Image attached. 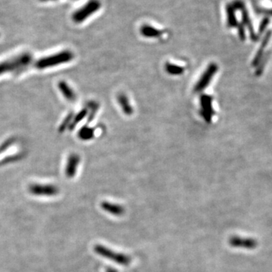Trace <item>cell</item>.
<instances>
[{
	"label": "cell",
	"instance_id": "1",
	"mask_svg": "<svg viewBox=\"0 0 272 272\" xmlns=\"http://www.w3.org/2000/svg\"><path fill=\"white\" fill-rule=\"evenodd\" d=\"M32 61V55L29 52H24L0 62V76L9 72H15L16 75H19L27 69Z\"/></svg>",
	"mask_w": 272,
	"mask_h": 272
},
{
	"label": "cell",
	"instance_id": "2",
	"mask_svg": "<svg viewBox=\"0 0 272 272\" xmlns=\"http://www.w3.org/2000/svg\"><path fill=\"white\" fill-rule=\"evenodd\" d=\"M74 53L69 50L60 51L51 56L42 58L38 60L35 64V68L39 70L46 69V68H52L57 65L62 64L68 63L74 59Z\"/></svg>",
	"mask_w": 272,
	"mask_h": 272
},
{
	"label": "cell",
	"instance_id": "3",
	"mask_svg": "<svg viewBox=\"0 0 272 272\" xmlns=\"http://www.w3.org/2000/svg\"><path fill=\"white\" fill-rule=\"evenodd\" d=\"M94 251L99 256L109 259L112 262H116L119 265H124V266L130 265L132 262V258L128 255L118 253V252L114 251V250H111L104 246L100 245V244L95 245Z\"/></svg>",
	"mask_w": 272,
	"mask_h": 272
},
{
	"label": "cell",
	"instance_id": "4",
	"mask_svg": "<svg viewBox=\"0 0 272 272\" xmlns=\"http://www.w3.org/2000/svg\"><path fill=\"white\" fill-rule=\"evenodd\" d=\"M99 0H89L81 9H78L73 15V21L75 23H81L87 19L90 15H93L95 12L101 8Z\"/></svg>",
	"mask_w": 272,
	"mask_h": 272
},
{
	"label": "cell",
	"instance_id": "5",
	"mask_svg": "<svg viewBox=\"0 0 272 272\" xmlns=\"http://www.w3.org/2000/svg\"><path fill=\"white\" fill-rule=\"evenodd\" d=\"M29 191L35 196L52 197L59 194V189L56 185L33 184L29 186Z\"/></svg>",
	"mask_w": 272,
	"mask_h": 272
},
{
	"label": "cell",
	"instance_id": "6",
	"mask_svg": "<svg viewBox=\"0 0 272 272\" xmlns=\"http://www.w3.org/2000/svg\"><path fill=\"white\" fill-rule=\"evenodd\" d=\"M219 68L215 64L212 63L208 66L200 80L197 82L194 87V92H200L209 86L212 77L215 76V73L218 71Z\"/></svg>",
	"mask_w": 272,
	"mask_h": 272
},
{
	"label": "cell",
	"instance_id": "7",
	"mask_svg": "<svg viewBox=\"0 0 272 272\" xmlns=\"http://www.w3.org/2000/svg\"><path fill=\"white\" fill-rule=\"evenodd\" d=\"M200 115L205 121L210 123L214 115L212 108V98L208 95L200 96Z\"/></svg>",
	"mask_w": 272,
	"mask_h": 272
},
{
	"label": "cell",
	"instance_id": "8",
	"mask_svg": "<svg viewBox=\"0 0 272 272\" xmlns=\"http://www.w3.org/2000/svg\"><path fill=\"white\" fill-rule=\"evenodd\" d=\"M80 162V157L76 153L70 155L65 167V175L68 179H72L77 173V168Z\"/></svg>",
	"mask_w": 272,
	"mask_h": 272
},
{
	"label": "cell",
	"instance_id": "9",
	"mask_svg": "<svg viewBox=\"0 0 272 272\" xmlns=\"http://www.w3.org/2000/svg\"><path fill=\"white\" fill-rule=\"evenodd\" d=\"M101 206L104 211L116 216H121L125 213V208L117 203L105 201L101 203Z\"/></svg>",
	"mask_w": 272,
	"mask_h": 272
},
{
	"label": "cell",
	"instance_id": "10",
	"mask_svg": "<svg viewBox=\"0 0 272 272\" xmlns=\"http://www.w3.org/2000/svg\"><path fill=\"white\" fill-rule=\"evenodd\" d=\"M59 90L62 92V95H64L65 98H66L68 101H75L77 99V96H76L75 92L70 87L69 85L65 81L59 82Z\"/></svg>",
	"mask_w": 272,
	"mask_h": 272
},
{
	"label": "cell",
	"instance_id": "11",
	"mask_svg": "<svg viewBox=\"0 0 272 272\" xmlns=\"http://www.w3.org/2000/svg\"><path fill=\"white\" fill-rule=\"evenodd\" d=\"M118 100L120 106H121L123 112H124V113L126 115L130 116V115H133V107H132L131 104H130L128 97H127L125 94H120V95H118Z\"/></svg>",
	"mask_w": 272,
	"mask_h": 272
},
{
	"label": "cell",
	"instance_id": "12",
	"mask_svg": "<svg viewBox=\"0 0 272 272\" xmlns=\"http://www.w3.org/2000/svg\"><path fill=\"white\" fill-rule=\"evenodd\" d=\"M140 30H141V35L147 38H158L162 33L161 30L147 24L143 25Z\"/></svg>",
	"mask_w": 272,
	"mask_h": 272
},
{
	"label": "cell",
	"instance_id": "13",
	"mask_svg": "<svg viewBox=\"0 0 272 272\" xmlns=\"http://www.w3.org/2000/svg\"><path fill=\"white\" fill-rule=\"evenodd\" d=\"M95 136V130L92 127L84 126L78 132V137L83 141H89Z\"/></svg>",
	"mask_w": 272,
	"mask_h": 272
},
{
	"label": "cell",
	"instance_id": "14",
	"mask_svg": "<svg viewBox=\"0 0 272 272\" xmlns=\"http://www.w3.org/2000/svg\"><path fill=\"white\" fill-rule=\"evenodd\" d=\"M88 110V118H87V123H91L93 121L94 118H95V115H96L97 112H98V108H99V104L98 102H95V101H89L88 103L87 107H86Z\"/></svg>",
	"mask_w": 272,
	"mask_h": 272
},
{
	"label": "cell",
	"instance_id": "15",
	"mask_svg": "<svg viewBox=\"0 0 272 272\" xmlns=\"http://www.w3.org/2000/svg\"><path fill=\"white\" fill-rule=\"evenodd\" d=\"M165 69L169 74L173 76L182 75L185 72V68L183 67L172 63L166 64Z\"/></svg>",
	"mask_w": 272,
	"mask_h": 272
},
{
	"label": "cell",
	"instance_id": "16",
	"mask_svg": "<svg viewBox=\"0 0 272 272\" xmlns=\"http://www.w3.org/2000/svg\"><path fill=\"white\" fill-rule=\"evenodd\" d=\"M87 108H83V110L80 111L75 117H74V119H73L72 122H71V125H70L69 130H74V129L77 127V124H78L79 123L81 122L86 117H87Z\"/></svg>",
	"mask_w": 272,
	"mask_h": 272
},
{
	"label": "cell",
	"instance_id": "17",
	"mask_svg": "<svg viewBox=\"0 0 272 272\" xmlns=\"http://www.w3.org/2000/svg\"><path fill=\"white\" fill-rule=\"evenodd\" d=\"M228 25L229 27H233L237 25L236 18H235V12L233 7L230 5L227 6Z\"/></svg>",
	"mask_w": 272,
	"mask_h": 272
},
{
	"label": "cell",
	"instance_id": "18",
	"mask_svg": "<svg viewBox=\"0 0 272 272\" xmlns=\"http://www.w3.org/2000/svg\"><path fill=\"white\" fill-rule=\"evenodd\" d=\"M73 119H74V114H69V115L65 118V119L64 120L63 123L61 124L60 127H59V132L63 133L68 127H69L71 122H72Z\"/></svg>",
	"mask_w": 272,
	"mask_h": 272
},
{
	"label": "cell",
	"instance_id": "19",
	"mask_svg": "<svg viewBox=\"0 0 272 272\" xmlns=\"http://www.w3.org/2000/svg\"><path fill=\"white\" fill-rule=\"evenodd\" d=\"M18 159H19V156H18V155L9 156V157L5 158L0 162V166L6 165V164H10V162H15V161L18 160Z\"/></svg>",
	"mask_w": 272,
	"mask_h": 272
},
{
	"label": "cell",
	"instance_id": "20",
	"mask_svg": "<svg viewBox=\"0 0 272 272\" xmlns=\"http://www.w3.org/2000/svg\"><path fill=\"white\" fill-rule=\"evenodd\" d=\"M106 272H118V270L115 269V268H107L106 269Z\"/></svg>",
	"mask_w": 272,
	"mask_h": 272
}]
</instances>
